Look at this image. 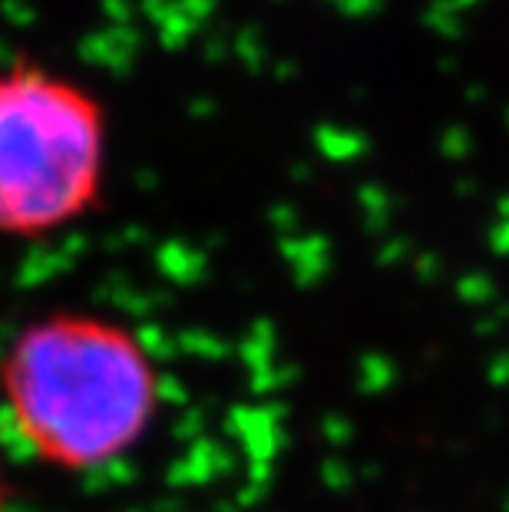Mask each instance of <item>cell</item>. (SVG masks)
Returning a JSON list of instances; mask_svg holds the SVG:
<instances>
[{
	"instance_id": "obj_3",
	"label": "cell",
	"mask_w": 509,
	"mask_h": 512,
	"mask_svg": "<svg viewBox=\"0 0 509 512\" xmlns=\"http://www.w3.org/2000/svg\"><path fill=\"white\" fill-rule=\"evenodd\" d=\"M4 499H7V493H4V479H0V512H4Z\"/></svg>"
},
{
	"instance_id": "obj_1",
	"label": "cell",
	"mask_w": 509,
	"mask_h": 512,
	"mask_svg": "<svg viewBox=\"0 0 509 512\" xmlns=\"http://www.w3.org/2000/svg\"><path fill=\"white\" fill-rule=\"evenodd\" d=\"M0 394L27 450L70 473L116 463L146 437L159 374L139 337L96 314H47L14 337Z\"/></svg>"
},
{
	"instance_id": "obj_2",
	"label": "cell",
	"mask_w": 509,
	"mask_h": 512,
	"mask_svg": "<svg viewBox=\"0 0 509 512\" xmlns=\"http://www.w3.org/2000/svg\"><path fill=\"white\" fill-rule=\"evenodd\" d=\"M103 179V106L43 67L0 73V235L43 238L80 222Z\"/></svg>"
}]
</instances>
